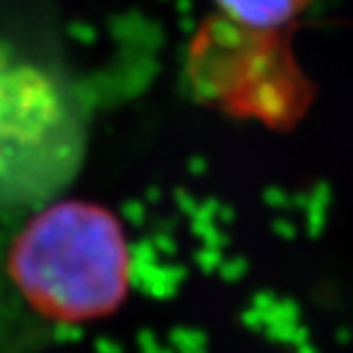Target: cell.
<instances>
[{"label": "cell", "instance_id": "2", "mask_svg": "<svg viewBox=\"0 0 353 353\" xmlns=\"http://www.w3.org/2000/svg\"><path fill=\"white\" fill-rule=\"evenodd\" d=\"M10 257L19 294L46 319L105 312L124 289V234L97 204L53 200L30 211Z\"/></svg>", "mask_w": 353, "mask_h": 353}, {"label": "cell", "instance_id": "1", "mask_svg": "<svg viewBox=\"0 0 353 353\" xmlns=\"http://www.w3.org/2000/svg\"><path fill=\"white\" fill-rule=\"evenodd\" d=\"M88 150L74 88L46 62L0 39V216L58 200Z\"/></svg>", "mask_w": 353, "mask_h": 353}, {"label": "cell", "instance_id": "4", "mask_svg": "<svg viewBox=\"0 0 353 353\" xmlns=\"http://www.w3.org/2000/svg\"><path fill=\"white\" fill-rule=\"evenodd\" d=\"M216 17L241 30L275 39H294L296 23L312 0H214Z\"/></svg>", "mask_w": 353, "mask_h": 353}, {"label": "cell", "instance_id": "3", "mask_svg": "<svg viewBox=\"0 0 353 353\" xmlns=\"http://www.w3.org/2000/svg\"><path fill=\"white\" fill-rule=\"evenodd\" d=\"M186 72L204 103L273 129L294 126L314 94L294 39L262 37L216 14L190 44Z\"/></svg>", "mask_w": 353, "mask_h": 353}]
</instances>
